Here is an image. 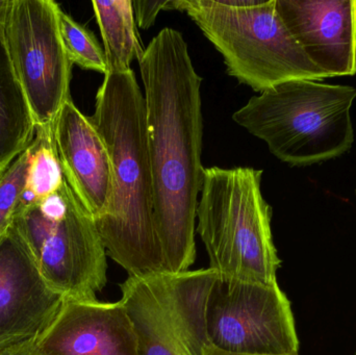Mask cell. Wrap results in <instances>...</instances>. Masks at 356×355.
I'll use <instances>...</instances> for the list:
<instances>
[{
	"label": "cell",
	"instance_id": "ba28073f",
	"mask_svg": "<svg viewBox=\"0 0 356 355\" xmlns=\"http://www.w3.org/2000/svg\"><path fill=\"white\" fill-rule=\"evenodd\" d=\"M60 8L52 0H10L3 40L35 127L54 126L70 99L72 63L60 38Z\"/></svg>",
	"mask_w": 356,
	"mask_h": 355
},
{
	"label": "cell",
	"instance_id": "5b68a950",
	"mask_svg": "<svg viewBox=\"0 0 356 355\" xmlns=\"http://www.w3.org/2000/svg\"><path fill=\"white\" fill-rule=\"evenodd\" d=\"M221 53L229 76L263 93L290 81H322L276 10V0H173Z\"/></svg>",
	"mask_w": 356,
	"mask_h": 355
},
{
	"label": "cell",
	"instance_id": "4fadbf2b",
	"mask_svg": "<svg viewBox=\"0 0 356 355\" xmlns=\"http://www.w3.org/2000/svg\"><path fill=\"white\" fill-rule=\"evenodd\" d=\"M54 142L63 174L94 220L108 206L113 170L108 148L97 129L68 99L54 122Z\"/></svg>",
	"mask_w": 356,
	"mask_h": 355
},
{
	"label": "cell",
	"instance_id": "44dd1931",
	"mask_svg": "<svg viewBox=\"0 0 356 355\" xmlns=\"http://www.w3.org/2000/svg\"><path fill=\"white\" fill-rule=\"evenodd\" d=\"M10 0H0V37H3L4 23Z\"/></svg>",
	"mask_w": 356,
	"mask_h": 355
},
{
	"label": "cell",
	"instance_id": "5bb4252c",
	"mask_svg": "<svg viewBox=\"0 0 356 355\" xmlns=\"http://www.w3.org/2000/svg\"><path fill=\"white\" fill-rule=\"evenodd\" d=\"M35 122L0 37V176L35 139Z\"/></svg>",
	"mask_w": 356,
	"mask_h": 355
},
{
	"label": "cell",
	"instance_id": "9c48e42d",
	"mask_svg": "<svg viewBox=\"0 0 356 355\" xmlns=\"http://www.w3.org/2000/svg\"><path fill=\"white\" fill-rule=\"evenodd\" d=\"M207 327L209 343L222 352L299 354L292 306L278 283L218 275L207 302Z\"/></svg>",
	"mask_w": 356,
	"mask_h": 355
},
{
	"label": "cell",
	"instance_id": "8992f818",
	"mask_svg": "<svg viewBox=\"0 0 356 355\" xmlns=\"http://www.w3.org/2000/svg\"><path fill=\"white\" fill-rule=\"evenodd\" d=\"M13 225L46 283L65 300H96L106 283V251L93 216L66 179L49 197L19 206Z\"/></svg>",
	"mask_w": 356,
	"mask_h": 355
},
{
	"label": "cell",
	"instance_id": "ac0fdd59",
	"mask_svg": "<svg viewBox=\"0 0 356 355\" xmlns=\"http://www.w3.org/2000/svg\"><path fill=\"white\" fill-rule=\"evenodd\" d=\"M29 146L0 176V238L12 226L21 204L31 162Z\"/></svg>",
	"mask_w": 356,
	"mask_h": 355
},
{
	"label": "cell",
	"instance_id": "7402d4cb",
	"mask_svg": "<svg viewBox=\"0 0 356 355\" xmlns=\"http://www.w3.org/2000/svg\"><path fill=\"white\" fill-rule=\"evenodd\" d=\"M203 355H249V354H229V352H222V350L217 349V348L213 347V346H209L205 348ZM286 355H299L298 354H286Z\"/></svg>",
	"mask_w": 356,
	"mask_h": 355
},
{
	"label": "cell",
	"instance_id": "d6986e66",
	"mask_svg": "<svg viewBox=\"0 0 356 355\" xmlns=\"http://www.w3.org/2000/svg\"><path fill=\"white\" fill-rule=\"evenodd\" d=\"M134 14H136L138 25L141 28L147 29L154 24L156 16L164 10H175L173 0H158V1H133Z\"/></svg>",
	"mask_w": 356,
	"mask_h": 355
},
{
	"label": "cell",
	"instance_id": "e0dca14e",
	"mask_svg": "<svg viewBox=\"0 0 356 355\" xmlns=\"http://www.w3.org/2000/svg\"><path fill=\"white\" fill-rule=\"evenodd\" d=\"M58 24L63 45L70 62L85 70L106 75L108 72L106 56L94 33L62 10Z\"/></svg>",
	"mask_w": 356,
	"mask_h": 355
},
{
	"label": "cell",
	"instance_id": "7c38bea8",
	"mask_svg": "<svg viewBox=\"0 0 356 355\" xmlns=\"http://www.w3.org/2000/svg\"><path fill=\"white\" fill-rule=\"evenodd\" d=\"M276 10L309 60L330 77L356 73V0H276Z\"/></svg>",
	"mask_w": 356,
	"mask_h": 355
},
{
	"label": "cell",
	"instance_id": "7a4b0ae2",
	"mask_svg": "<svg viewBox=\"0 0 356 355\" xmlns=\"http://www.w3.org/2000/svg\"><path fill=\"white\" fill-rule=\"evenodd\" d=\"M89 118L112 165V194L95 219L106 254L129 276L167 272L154 226L145 99L131 69L104 75Z\"/></svg>",
	"mask_w": 356,
	"mask_h": 355
},
{
	"label": "cell",
	"instance_id": "30bf717a",
	"mask_svg": "<svg viewBox=\"0 0 356 355\" xmlns=\"http://www.w3.org/2000/svg\"><path fill=\"white\" fill-rule=\"evenodd\" d=\"M64 302L12 224L0 238V350L35 341Z\"/></svg>",
	"mask_w": 356,
	"mask_h": 355
},
{
	"label": "cell",
	"instance_id": "6da1fadb",
	"mask_svg": "<svg viewBox=\"0 0 356 355\" xmlns=\"http://www.w3.org/2000/svg\"><path fill=\"white\" fill-rule=\"evenodd\" d=\"M156 236L167 272L196 258L195 220L202 187V79L179 31L165 27L139 58Z\"/></svg>",
	"mask_w": 356,
	"mask_h": 355
},
{
	"label": "cell",
	"instance_id": "277c9868",
	"mask_svg": "<svg viewBox=\"0 0 356 355\" xmlns=\"http://www.w3.org/2000/svg\"><path fill=\"white\" fill-rule=\"evenodd\" d=\"M263 170L209 167L203 171L196 231L209 268L238 281L277 283L282 261L272 236V208L261 193Z\"/></svg>",
	"mask_w": 356,
	"mask_h": 355
},
{
	"label": "cell",
	"instance_id": "ffe728a7",
	"mask_svg": "<svg viewBox=\"0 0 356 355\" xmlns=\"http://www.w3.org/2000/svg\"><path fill=\"white\" fill-rule=\"evenodd\" d=\"M0 355H41L35 352L33 348V342L20 344V345L13 346L6 349L0 350Z\"/></svg>",
	"mask_w": 356,
	"mask_h": 355
},
{
	"label": "cell",
	"instance_id": "3957f363",
	"mask_svg": "<svg viewBox=\"0 0 356 355\" xmlns=\"http://www.w3.org/2000/svg\"><path fill=\"white\" fill-rule=\"evenodd\" d=\"M355 88L290 81L253 96L232 115L236 124L267 144L291 166L339 158L355 142L350 110Z\"/></svg>",
	"mask_w": 356,
	"mask_h": 355
},
{
	"label": "cell",
	"instance_id": "2e32d148",
	"mask_svg": "<svg viewBox=\"0 0 356 355\" xmlns=\"http://www.w3.org/2000/svg\"><path fill=\"white\" fill-rule=\"evenodd\" d=\"M54 126L37 127L31 142V162L20 206L41 201L58 192L65 181L56 154Z\"/></svg>",
	"mask_w": 356,
	"mask_h": 355
},
{
	"label": "cell",
	"instance_id": "9a60e30c",
	"mask_svg": "<svg viewBox=\"0 0 356 355\" xmlns=\"http://www.w3.org/2000/svg\"><path fill=\"white\" fill-rule=\"evenodd\" d=\"M92 6L104 40L108 72L131 69V62L144 51L136 28L133 1H93Z\"/></svg>",
	"mask_w": 356,
	"mask_h": 355
},
{
	"label": "cell",
	"instance_id": "52a82bcc",
	"mask_svg": "<svg viewBox=\"0 0 356 355\" xmlns=\"http://www.w3.org/2000/svg\"><path fill=\"white\" fill-rule=\"evenodd\" d=\"M213 269L129 276L121 302L131 320L139 355H203Z\"/></svg>",
	"mask_w": 356,
	"mask_h": 355
},
{
	"label": "cell",
	"instance_id": "8fae6325",
	"mask_svg": "<svg viewBox=\"0 0 356 355\" xmlns=\"http://www.w3.org/2000/svg\"><path fill=\"white\" fill-rule=\"evenodd\" d=\"M33 345L41 355H139L121 300H65Z\"/></svg>",
	"mask_w": 356,
	"mask_h": 355
}]
</instances>
